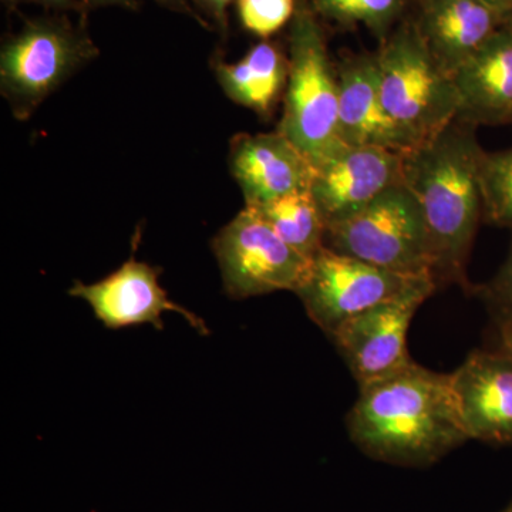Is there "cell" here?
Here are the masks:
<instances>
[{
    "label": "cell",
    "instance_id": "obj_1",
    "mask_svg": "<svg viewBox=\"0 0 512 512\" xmlns=\"http://www.w3.org/2000/svg\"><path fill=\"white\" fill-rule=\"evenodd\" d=\"M348 430L367 456L400 466H429L470 440L451 375L413 360L392 375L359 386Z\"/></svg>",
    "mask_w": 512,
    "mask_h": 512
},
{
    "label": "cell",
    "instance_id": "obj_2",
    "mask_svg": "<svg viewBox=\"0 0 512 512\" xmlns=\"http://www.w3.org/2000/svg\"><path fill=\"white\" fill-rule=\"evenodd\" d=\"M484 153L476 127L458 120L404 153L403 184L423 212L437 288L461 285L474 291L467 279V264L483 222L480 167Z\"/></svg>",
    "mask_w": 512,
    "mask_h": 512
},
{
    "label": "cell",
    "instance_id": "obj_3",
    "mask_svg": "<svg viewBox=\"0 0 512 512\" xmlns=\"http://www.w3.org/2000/svg\"><path fill=\"white\" fill-rule=\"evenodd\" d=\"M288 64L278 131L318 168L346 146L340 137L338 74L318 25L306 13L293 23Z\"/></svg>",
    "mask_w": 512,
    "mask_h": 512
},
{
    "label": "cell",
    "instance_id": "obj_4",
    "mask_svg": "<svg viewBox=\"0 0 512 512\" xmlns=\"http://www.w3.org/2000/svg\"><path fill=\"white\" fill-rule=\"evenodd\" d=\"M384 110L410 146L436 137L457 119L453 76L436 62L417 32L393 37L376 55Z\"/></svg>",
    "mask_w": 512,
    "mask_h": 512
},
{
    "label": "cell",
    "instance_id": "obj_5",
    "mask_svg": "<svg viewBox=\"0 0 512 512\" xmlns=\"http://www.w3.org/2000/svg\"><path fill=\"white\" fill-rule=\"evenodd\" d=\"M325 245L394 274L434 281L423 212L404 184L394 185L352 217L329 225Z\"/></svg>",
    "mask_w": 512,
    "mask_h": 512
},
{
    "label": "cell",
    "instance_id": "obj_6",
    "mask_svg": "<svg viewBox=\"0 0 512 512\" xmlns=\"http://www.w3.org/2000/svg\"><path fill=\"white\" fill-rule=\"evenodd\" d=\"M222 284L232 299H247L278 291L296 292L311 269L302 255L245 207L212 241Z\"/></svg>",
    "mask_w": 512,
    "mask_h": 512
},
{
    "label": "cell",
    "instance_id": "obj_7",
    "mask_svg": "<svg viewBox=\"0 0 512 512\" xmlns=\"http://www.w3.org/2000/svg\"><path fill=\"white\" fill-rule=\"evenodd\" d=\"M427 279L394 274L323 247L295 293L312 322L330 338L346 320Z\"/></svg>",
    "mask_w": 512,
    "mask_h": 512
},
{
    "label": "cell",
    "instance_id": "obj_8",
    "mask_svg": "<svg viewBox=\"0 0 512 512\" xmlns=\"http://www.w3.org/2000/svg\"><path fill=\"white\" fill-rule=\"evenodd\" d=\"M92 55V46L64 26L29 25L0 57V87L15 116L28 119Z\"/></svg>",
    "mask_w": 512,
    "mask_h": 512
},
{
    "label": "cell",
    "instance_id": "obj_9",
    "mask_svg": "<svg viewBox=\"0 0 512 512\" xmlns=\"http://www.w3.org/2000/svg\"><path fill=\"white\" fill-rule=\"evenodd\" d=\"M436 289L431 279L419 282L346 320L330 336L359 386L392 375L412 362L407 332L420 306Z\"/></svg>",
    "mask_w": 512,
    "mask_h": 512
},
{
    "label": "cell",
    "instance_id": "obj_10",
    "mask_svg": "<svg viewBox=\"0 0 512 512\" xmlns=\"http://www.w3.org/2000/svg\"><path fill=\"white\" fill-rule=\"evenodd\" d=\"M402 151L376 146L345 147L316 168L311 191L326 225L346 220L403 184Z\"/></svg>",
    "mask_w": 512,
    "mask_h": 512
},
{
    "label": "cell",
    "instance_id": "obj_11",
    "mask_svg": "<svg viewBox=\"0 0 512 512\" xmlns=\"http://www.w3.org/2000/svg\"><path fill=\"white\" fill-rule=\"evenodd\" d=\"M158 275L160 272L154 266L131 258L96 284L76 282L69 295L89 303L97 319L109 329L150 323L163 330L161 315L175 312L180 313L200 335H208L210 330L204 320L168 298L158 282Z\"/></svg>",
    "mask_w": 512,
    "mask_h": 512
},
{
    "label": "cell",
    "instance_id": "obj_12",
    "mask_svg": "<svg viewBox=\"0 0 512 512\" xmlns=\"http://www.w3.org/2000/svg\"><path fill=\"white\" fill-rule=\"evenodd\" d=\"M451 383L468 439L511 446L512 357L503 349L474 350Z\"/></svg>",
    "mask_w": 512,
    "mask_h": 512
},
{
    "label": "cell",
    "instance_id": "obj_13",
    "mask_svg": "<svg viewBox=\"0 0 512 512\" xmlns=\"http://www.w3.org/2000/svg\"><path fill=\"white\" fill-rule=\"evenodd\" d=\"M232 175L245 207H258L303 190H311L316 168L284 134H238L229 153Z\"/></svg>",
    "mask_w": 512,
    "mask_h": 512
},
{
    "label": "cell",
    "instance_id": "obj_14",
    "mask_svg": "<svg viewBox=\"0 0 512 512\" xmlns=\"http://www.w3.org/2000/svg\"><path fill=\"white\" fill-rule=\"evenodd\" d=\"M457 119L470 126H512V22L453 73Z\"/></svg>",
    "mask_w": 512,
    "mask_h": 512
},
{
    "label": "cell",
    "instance_id": "obj_15",
    "mask_svg": "<svg viewBox=\"0 0 512 512\" xmlns=\"http://www.w3.org/2000/svg\"><path fill=\"white\" fill-rule=\"evenodd\" d=\"M510 19V13L484 0H424L419 35L448 74L453 76Z\"/></svg>",
    "mask_w": 512,
    "mask_h": 512
},
{
    "label": "cell",
    "instance_id": "obj_16",
    "mask_svg": "<svg viewBox=\"0 0 512 512\" xmlns=\"http://www.w3.org/2000/svg\"><path fill=\"white\" fill-rule=\"evenodd\" d=\"M339 127L346 147L376 146L413 150L384 110L377 80L376 56L349 57L340 63Z\"/></svg>",
    "mask_w": 512,
    "mask_h": 512
},
{
    "label": "cell",
    "instance_id": "obj_17",
    "mask_svg": "<svg viewBox=\"0 0 512 512\" xmlns=\"http://www.w3.org/2000/svg\"><path fill=\"white\" fill-rule=\"evenodd\" d=\"M289 64L271 43H261L234 64L220 63L218 79L235 103L258 114H269L286 87Z\"/></svg>",
    "mask_w": 512,
    "mask_h": 512
},
{
    "label": "cell",
    "instance_id": "obj_18",
    "mask_svg": "<svg viewBox=\"0 0 512 512\" xmlns=\"http://www.w3.org/2000/svg\"><path fill=\"white\" fill-rule=\"evenodd\" d=\"M262 218L286 244L313 258L326 247V225L311 190L292 192L258 207H247Z\"/></svg>",
    "mask_w": 512,
    "mask_h": 512
},
{
    "label": "cell",
    "instance_id": "obj_19",
    "mask_svg": "<svg viewBox=\"0 0 512 512\" xmlns=\"http://www.w3.org/2000/svg\"><path fill=\"white\" fill-rule=\"evenodd\" d=\"M483 222L512 227V147L495 153L485 151L480 167Z\"/></svg>",
    "mask_w": 512,
    "mask_h": 512
},
{
    "label": "cell",
    "instance_id": "obj_20",
    "mask_svg": "<svg viewBox=\"0 0 512 512\" xmlns=\"http://www.w3.org/2000/svg\"><path fill=\"white\" fill-rule=\"evenodd\" d=\"M323 15L345 23L382 29L396 15L400 0H316Z\"/></svg>",
    "mask_w": 512,
    "mask_h": 512
},
{
    "label": "cell",
    "instance_id": "obj_21",
    "mask_svg": "<svg viewBox=\"0 0 512 512\" xmlns=\"http://www.w3.org/2000/svg\"><path fill=\"white\" fill-rule=\"evenodd\" d=\"M238 6L245 28L261 37L284 28L295 12V0H238Z\"/></svg>",
    "mask_w": 512,
    "mask_h": 512
},
{
    "label": "cell",
    "instance_id": "obj_22",
    "mask_svg": "<svg viewBox=\"0 0 512 512\" xmlns=\"http://www.w3.org/2000/svg\"><path fill=\"white\" fill-rule=\"evenodd\" d=\"M473 292L483 299L497 325L512 319V244L504 264L494 278L487 284L474 286Z\"/></svg>",
    "mask_w": 512,
    "mask_h": 512
},
{
    "label": "cell",
    "instance_id": "obj_23",
    "mask_svg": "<svg viewBox=\"0 0 512 512\" xmlns=\"http://www.w3.org/2000/svg\"><path fill=\"white\" fill-rule=\"evenodd\" d=\"M500 329L501 349L512 357V319L498 323Z\"/></svg>",
    "mask_w": 512,
    "mask_h": 512
},
{
    "label": "cell",
    "instance_id": "obj_24",
    "mask_svg": "<svg viewBox=\"0 0 512 512\" xmlns=\"http://www.w3.org/2000/svg\"><path fill=\"white\" fill-rule=\"evenodd\" d=\"M484 2L490 3L494 8L504 10V12L512 13V0H484Z\"/></svg>",
    "mask_w": 512,
    "mask_h": 512
},
{
    "label": "cell",
    "instance_id": "obj_25",
    "mask_svg": "<svg viewBox=\"0 0 512 512\" xmlns=\"http://www.w3.org/2000/svg\"><path fill=\"white\" fill-rule=\"evenodd\" d=\"M231 2L232 0H208V3L214 8L215 12L220 13V15L225 12V8Z\"/></svg>",
    "mask_w": 512,
    "mask_h": 512
},
{
    "label": "cell",
    "instance_id": "obj_26",
    "mask_svg": "<svg viewBox=\"0 0 512 512\" xmlns=\"http://www.w3.org/2000/svg\"><path fill=\"white\" fill-rule=\"evenodd\" d=\"M501 512H512V501H511V503H510V504H508V507H507V508H505V510H504V511H501Z\"/></svg>",
    "mask_w": 512,
    "mask_h": 512
},
{
    "label": "cell",
    "instance_id": "obj_27",
    "mask_svg": "<svg viewBox=\"0 0 512 512\" xmlns=\"http://www.w3.org/2000/svg\"><path fill=\"white\" fill-rule=\"evenodd\" d=\"M49 2H53V3H62V2H64V0H49Z\"/></svg>",
    "mask_w": 512,
    "mask_h": 512
},
{
    "label": "cell",
    "instance_id": "obj_28",
    "mask_svg": "<svg viewBox=\"0 0 512 512\" xmlns=\"http://www.w3.org/2000/svg\"><path fill=\"white\" fill-rule=\"evenodd\" d=\"M510 20H511V22H512V13H511V15H510Z\"/></svg>",
    "mask_w": 512,
    "mask_h": 512
}]
</instances>
